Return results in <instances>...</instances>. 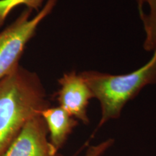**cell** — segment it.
<instances>
[{
	"label": "cell",
	"mask_w": 156,
	"mask_h": 156,
	"mask_svg": "<svg viewBox=\"0 0 156 156\" xmlns=\"http://www.w3.org/2000/svg\"><path fill=\"white\" fill-rule=\"evenodd\" d=\"M48 107L46 90L34 72L19 64L0 80V156L26 123Z\"/></svg>",
	"instance_id": "obj_1"
},
{
	"label": "cell",
	"mask_w": 156,
	"mask_h": 156,
	"mask_svg": "<svg viewBox=\"0 0 156 156\" xmlns=\"http://www.w3.org/2000/svg\"><path fill=\"white\" fill-rule=\"evenodd\" d=\"M80 75L99 101L101 118L97 129L111 119H118L126 103L143 87L156 84V49L151 59L136 71L126 75H111L97 71H85Z\"/></svg>",
	"instance_id": "obj_2"
},
{
	"label": "cell",
	"mask_w": 156,
	"mask_h": 156,
	"mask_svg": "<svg viewBox=\"0 0 156 156\" xmlns=\"http://www.w3.org/2000/svg\"><path fill=\"white\" fill-rule=\"evenodd\" d=\"M57 0H47L34 17L32 9L25 8L16 20L0 32V80L19 65L25 46L40 23L51 12Z\"/></svg>",
	"instance_id": "obj_3"
},
{
	"label": "cell",
	"mask_w": 156,
	"mask_h": 156,
	"mask_svg": "<svg viewBox=\"0 0 156 156\" xmlns=\"http://www.w3.org/2000/svg\"><path fill=\"white\" fill-rule=\"evenodd\" d=\"M48 134L43 117L35 116L23 126L2 156H63L54 151Z\"/></svg>",
	"instance_id": "obj_4"
},
{
	"label": "cell",
	"mask_w": 156,
	"mask_h": 156,
	"mask_svg": "<svg viewBox=\"0 0 156 156\" xmlns=\"http://www.w3.org/2000/svg\"><path fill=\"white\" fill-rule=\"evenodd\" d=\"M58 83L60 86L56 93L58 106L77 121L88 124L87 108L93 95L86 83L75 71L64 73Z\"/></svg>",
	"instance_id": "obj_5"
},
{
	"label": "cell",
	"mask_w": 156,
	"mask_h": 156,
	"mask_svg": "<svg viewBox=\"0 0 156 156\" xmlns=\"http://www.w3.org/2000/svg\"><path fill=\"white\" fill-rule=\"evenodd\" d=\"M41 116L47 126L51 145L58 153L74 128L77 126L78 121L60 106L48 107L43 111Z\"/></svg>",
	"instance_id": "obj_6"
},
{
	"label": "cell",
	"mask_w": 156,
	"mask_h": 156,
	"mask_svg": "<svg viewBox=\"0 0 156 156\" xmlns=\"http://www.w3.org/2000/svg\"><path fill=\"white\" fill-rule=\"evenodd\" d=\"M140 10L147 5V12H140V16L143 24L145 38L143 47L146 51H154L156 49V0H136Z\"/></svg>",
	"instance_id": "obj_7"
},
{
	"label": "cell",
	"mask_w": 156,
	"mask_h": 156,
	"mask_svg": "<svg viewBox=\"0 0 156 156\" xmlns=\"http://www.w3.org/2000/svg\"><path fill=\"white\" fill-rule=\"evenodd\" d=\"M44 0H0V28L4 25L6 19L13 9L20 5L26 8L39 11Z\"/></svg>",
	"instance_id": "obj_8"
},
{
	"label": "cell",
	"mask_w": 156,
	"mask_h": 156,
	"mask_svg": "<svg viewBox=\"0 0 156 156\" xmlns=\"http://www.w3.org/2000/svg\"><path fill=\"white\" fill-rule=\"evenodd\" d=\"M114 144V140L108 139L98 145L90 146L84 156H102Z\"/></svg>",
	"instance_id": "obj_9"
}]
</instances>
